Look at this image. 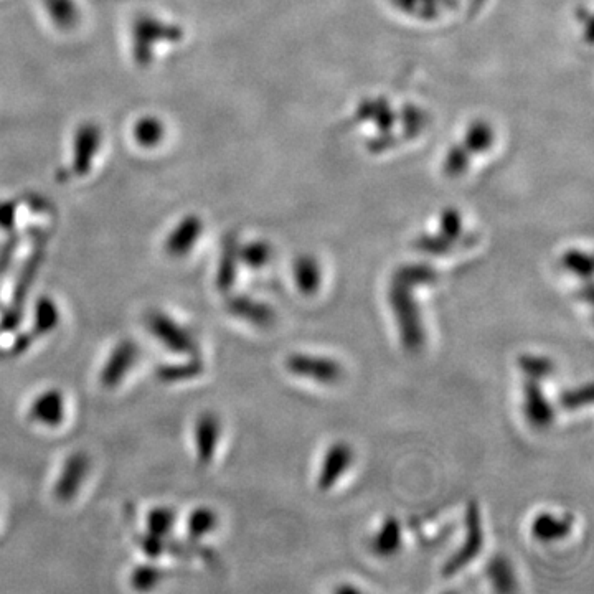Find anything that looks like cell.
<instances>
[{
    "label": "cell",
    "mask_w": 594,
    "mask_h": 594,
    "mask_svg": "<svg viewBox=\"0 0 594 594\" xmlns=\"http://www.w3.org/2000/svg\"><path fill=\"white\" fill-rule=\"evenodd\" d=\"M413 289L415 288L410 284L392 279L390 291H388V302L395 316L401 345L408 352H418L426 342L425 324L421 319L420 306L413 294Z\"/></svg>",
    "instance_id": "obj_1"
},
{
    "label": "cell",
    "mask_w": 594,
    "mask_h": 594,
    "mask_svg": "<svg viewBox=\"0 0 594 594\" xmlns=\"http://www.w3.org/2000/svg\"><path fill=\"white\" fill-rule=\"evenodd\" d=\"M466 540L461 547L453 553L443 566V576L451 578L464 570L472 560L479 557L484 547V527H482L481 509L477 500H471L466 510Z\"/></svg>",
    "instance_id": "obj_2"
},
{
    "label": "cell",
    "mask_w": 594,
    "mask_h": 594,
    "mask_svg": "<svg viewBox=\"0 0 594 594\" xmlns=\"http://www.w3.org/2000/svg\"><path fill=\"white\" fill-rule=\"evenodd\" d=\"M284 367L291 375L307 378L322 385H334L344 377V368L337 360L309 354H291L284 360Z\"/></svg>",
    "instance_id": "obj_3"
},
{
    "label": "cell",
    "mask_w": 594,
    "mask_h": 594,
    "mask_svg": "<svg viewBox=\"0 0 594 594\" xmlns=\"http://www.w3.org/2000/svg\"><path fill=\"white\" fill-rule=\"evenodd\" d=\"M354 462V449L345 441H337L327 449L326 456L322 459L321 472L317 477L319 491L329 492L337 482L344 477Z\"/></svg>",
    "instance_id": "obj_4"
},
{
    "label": "cell",
    "mask_w": 594,
    "mask_h": 594,
    "mask_svg": "<svg viewBox=\"0 0 594 594\" xmlns=\"http://www.w3.org/2000/svg\"><path fill=\"white\" fill-rule=\"evenodd\" d=\"M524 416L528 425L535 429H548L557 418L555 408L548 401L542 385L527 378L524 383Z\"/></svg>",
    "instance_id": "obj_5"
},
{
    "label": "cell",
    "mask_w": 594,
    "mask_h": 594,
    "mask_svg": "<svg viewBox=\"0 0 594 594\" xmlns=\"http://www.w3.org/2000/svg\"><path fill=\"white\" fill-rule=\"evenodd\" d=\"M573 515L566 514L563 517L550 514V512H542L538 514L532 522V537L540 543H555L560 542L563 538L568 537L573 528Z\"/></svg>",
    "instance_id": "obj_6"
},
{
    "label": "cell",
    "mask_w": 594,
    "mask_h": 594,
    "mask_svg": "<svg viewBox=\"0 0 594 594\" xmlns=\"http://www.w3.org/2000/svg\"><path fill=\"white\" fill-rule=\"evenodd\" d=\"M228 307H230L231 314L251 322L253 326L269 327L273 326L274 321H276V314L268 304L255 301L251 297H233Z\"/></svg>",
    "instance_id": "obj_7"
},
{
    "label": "cell",
    "mask_w": 594,
    "mask_h": 594,
    "mask_svg": "<svg viewBox=\"0 0 594 594\" xmlns=\"http://www.w3.org/2000/svg\"><path fill=\"white\" fill-rule=\"evenodd\" d=\"M294 283L302 296H316L321 289L322 271L321 266L311 256H301L294 263Z\"/></svg>",
    "instance_id": "obj_8"
},
{
    "label": "cell",
    "mask_w": 594,
    "mask_h": 594,
    "mask_svg": "<svg viewBox=\"0 0 594 594\" xmlns=\"http://www.w3.org/2000/svg\"><path fill=\"white\" fill-rule=\"evenodd\" d=\"M63 396L57 390L38 395L37 400L33 401L32 416L40 421V425L55 426L63 420Z\"/></svg>",
    "instance_id": "obj_9"
},
{
    "label": "cell",
    "mask_w": 594,
    "mask_h": 594,
    "mask_svg": "<svg viewBox=\"0 0 594 594\" xmlns=\"http://www.w3.org/2000/svg\"><path fill=\"white\" fill-rule=\"evenodd\" d=\"M401 548V524L396 517H388L373 537L372 550L378 557H393Z\"/></svg>",
    "instance_id": "obj_10"
},
{
    "label": "cell",
    "mask_w": 594,
    "mask_h": 594,
    "mask_svg": "<svg viewBox=\"0 0 594 594\" xmlns=\"http://www.w3.org/2000/svg\"><path fill=\"white\" fill-rule=\"evenodd\" d=\"M220 438V421L213 415L203 416L197 428V444L202 461H210Z\"/></svg>",
    "instance_id": "obj_11"
},
{
    "label": "cell",
    "mask_w": 594,
    "mask_h": 594,
    "mask_svg": "<svg viewBox=\"0 0 594 594\" xmlns=\"http://www.w3.org/2000/svg\"><path fill=\"white\" fill-rule=\"evenodd\" d=\"M487 576L492 581L495 590L500 593H512L517 586L514 566L505 557H495L487 565Z\"/></svg>",
    "instance_id": "obj_12"
},
{
    "label": "cell",
    "mask_w": 594,
    "mask_h": 594,
    "mask_svg": "<svg viewBox=\"0 0 594 594\" xmlns=\"http://www.w3.org/2000/svg\"><path fill=\"white\" fill-rule=\"evenodd\" d=\"M197 233H200V222L187 220V222L180 223L179 228L174 233H170L169 240H167V253L180 256L189 253L190 248L197 240Z\"/></svg>",
    "instance_id": "obj_13"
},
{
    "label": "cell",
    "mask_w": 594,
    "mask_h": 594,
    "mask_svg": "<svg viewBox=\"0 0 594 594\" xmlns=\"http://www.w3.org/2000/svg\"><path fill=\"white\" fill-rule=\"evenodd\" d=\"M393 279L416 288V286H429V284L436 283L438 273L426 264H406V266L396 269Z\"/></svg>",
    "instance_id": "obj_14"
},
{
    "label": "cell",
    "mask_w": 594,
    "mask_h": 594,
    "mask_svg": "<svg viewBox=\"0 0 594 594\" xmlns=\"http://www.w3.org/2000/svg\"><path fill=\"white\" fill-rule=\"evenodd\" d=\"M517 365L525 377L537 382H542L555 372V362L545 355L522 354L517 359Z\"/></svg>",
    "instance_id": "obj_15"
},
{
    "label": "cell",
    "mask_w": 594,
    "mask_h": 594,
    "mask_svg": "<svg viewBox=\"0 0 594 594\" xmlns=\"http://www.w3.org/2000/svg\"><path fill=\"white\" fill-rule=\"evenodd\" d=\"M593 403V383H585L580 387L563 390L560 395V405L565 411H576Z\"/></svg>",
    "instance_id": "obj_16"
},
{
    "label": "cell",
    "mask_w": 594,
    "mask_h": 594,
    "mask_svg": "<svg viewBox=\"0 0 594 594\" xmlns=\"http://www.w3.org/2000/svg\"><path fill=\"white\" fill-rule=\"evenodd\" d=\"M561 264H563V268L568 269L570 273L576 274L581 279H590L591 273H593V261L583 251H566Z\"/></svg>",
    "instance_id": "obj_17"
},
{
    "label": "cell",
    "mask_w": 594,
    "mask_h": 594,
    "mask_svg": "<svg viewBox=\"0 0 594 594\" xmlns=\"http://www.w3.org/2000/svg\"><path fill=\"white\" fill-rule=\"evenodd\" d=\"M164 137V126L156 118H144L136 124V139L142 146H156Z\"/></svg>",
    "instance_id": "obj_18"
},
{
    "label": "cell",
    "mask_w": 594,
    "mask_h": 594,
    "mask_svg": "<svg viewBox=\"0 0 594 594\" xmlns=\"http://www.w3.org/2000/svg\"><path fill=\"white\" fill-rule=\"evenodd\" d=\"M48 12L60 25H70L76 20L75 4L71 0H47Z\"/></svg>",
    "instance_id": "obj_19"
},
{
    "label": "cell",
    "mask_w": 594,
    "mask_h": 594,
    "mask_svg": "<svg viewBox=\"0 0 594 594\" xmlns=\"http://www.w3.org/2000/svg\"><path fill=\"white\" fill-rule=\"evenodd\" d=\"M217 527V515L213 510L200 509L192 515L190 519V532L198 537H202L205 533L212 532L213 528Z\"/></svg>",
    "instance_id": "obj_20"
},
{
    "label": "cell",
    "mask_w": 594,
    "mask_h": 594,
    "mask_svg": "<svg viewBox=\"0 0 594 594\" xmlns=\"http://www.w3.org/2000/svg\"><path fill=\"white\" fill-rule=\"evenodd\" d=\"M269 258H271V248L266 243H253L243 250V261L250 268H263Z\"/></svg>",
    "instance_id": "obj_21"
},
{
    "label": "cell",
    "mask_w": 594,
    "mask_h": 594,
    "mask_svg": "<svg viewBox=\"0 0 594 594\" xmlns=\"http://www.w3.org/2000/svg\"><path fill=\"white\" fill-rule=\"evenodd\" d=\"M418 248L429 255H443L451 248L448 238H421Z\"/></svg>",
    "instance_id": "obj_22"
}]
</instances>
